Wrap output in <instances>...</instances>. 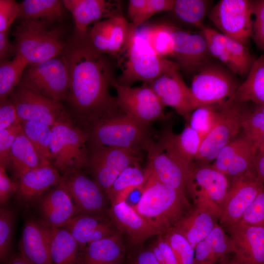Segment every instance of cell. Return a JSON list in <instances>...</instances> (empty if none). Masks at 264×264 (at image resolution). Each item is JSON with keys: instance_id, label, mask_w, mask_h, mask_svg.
Wrapping results in <instances>:
<instances>
[{"instance_id": "obj_1", "label": "cell", "mask_w": 264, "mask_h": 264, "mask_svg": "<svg viewBox=\"0 0 264 264\" xmlns=\"http://www.w3.org/2000/svg\"><path fill=\"white\" fill-rule=\"evenodd\" d=\"M62 56L70 78L68 101L86 131L102 119L124 114L110 92L115 79L113 65L93 47L88 33L75 35Z\"/></svg>"}, {"instance_id": "obj_2", "label": "cell", "mask_w": 264, "mask_h": 264, "mask_svg": "<svg viewBox=\"0 0 264 264\" xmlns=\"http://www.w3.org/2000/svg\"><path fill=\"white\" fill-rule=\"evenodd\" d=\"M148 178L141 196L133 206L136 212L162 235L174 228L193 208L185 192L159 181L147 168Z\"/></svg>"}, {"instance_id": "obj_3", "label": "cell", "mask_w": 264, "mask_h": 264, "mask_svg": "<svg viewBox=\"0 0 264 264\" xmlns=\"http://www.w3.org/2000/svg\"><path fill=\"white\" fill-rule=\"evenodd\" d=\"M116 57L121 71L116 81L128 87L138 81L150 84L176 64L157 55L130 22L125 44Z\"/></svg>"}, {"instance_id": "obj_4", "label": "cell", "mask_w": 264, "mask_h": 264, "mask_svg": "<svg viewBox=\"0 0 264 264\" xmlns=\"http://www.w3.org/2000/svg\"><path fill=\"white\" fill-rule=\"evenodd\" d=\"M52 164L63 175L84 169L88 154V135L75 126L65 112L52 127Z\"/></svg>"}, {"instance_id": "obj_5", "label": "cell", "mask_w": 264, "mask_h": 264, "mask_svg": "<svg viewBox=\"0 0 264 264\" xmlns=\"http://www.w3.org/2000/svg\"><path fill=\"white\" fill-rule=\"evenodd\" d=\"M150 126L126 114L102 119L86 131L89 146H107L135 153L146 150L151 139Z\"/></svg>"}, {"instance_id": "obj_6", "label": "cell", "mask_w": 264, "mask_h": 264, "mask_svg": "<svg viewBox=\"0 0 264 264\" xmlns=\"http://www.w3.org/2000/svg\"><path fill=\"white\" fill-rule=\"evenodd\" d=\"M14 35L15 55L23 58L29 65L59 56L66 46L61 28L50 29L41 22L21 20Z\"/></svg>"}, {"instance_id": "obj_7", "label": "cell", "mask_w": 264, "mask_h": 264, "mask_svg": "<svg viewBox=\"0 0 264 264\" xmlns=\"http://www.w3.org/2000/svg\"><path fill=\"white\" fill-rule=\"evenodd\" d=\"M229 178L211 164L193 162L188 175L186 190L194 207L206 211L218 220L221 206L230 187Z\"/></svg>"}, {"instance_id": "obj_8", "label": "cell", "mask_w": 264, "mask_h": 264, "mask_svg": "<svg viewBox=\"0 0 264 264\" xmlns=\"http://www.w3.org/2000/svg\"><path fill=\"white\" fill-rule=\"evenodd\" d=\"M234 74L225 66L210 61L200 67L194 74L190 87L200 107L231 100L240 85Z\"/></svg>"}, {"instance_id": "obj_9", "label": "cell", "mask_w": 264, "mask_h": 264, "mask_svg": "<svg viewBox=\"0 0 264 264\" xmlns=\"http://www.w3.org/2000/svg\"><path fill=\"white\" fill-rule=\"evenodd\" d=\"M19 86L58 101L68 100L70 78L62 56L29 65Z\"/></svg>"}, {"instance_id": "obj_10", "label": "cell", "mask_w": 264, "mask_h": 264, "mask_svg": "<svg viewBox=\"0 0 264 264\" xmlns=\"http://www.w3.org/2000/svg\"><path fill=\"white\" fill-rule=\"evenodd\" d=\"M242 104L230 100L220 105L218 121L202 141L194 162L210 164L220 150L237 137L242 129V119L246 111Z\"/></svg>"}, {"instance_id": "obj_11", "label": "cell", "mask_w": 264, "mask_h": 264, "mask_svg": "<svg viewBox=\"0 0 264 264\" xmlns=\"http://www.w3.org/2000/svg\"><path fill=\"white\" fill-rule=\"evenodd\" d=\"M137 154L112 147L89 146L84 169L107 195L113 183L123 170L138 164L139 158Z\"/></svg>"}, {"instance_id": "obj_12", "label": "cell", "mask_w": 264, "mask_h": 264, "mask_svg": "<svg viewBox=\"0 0 264 264\" xmlns=\"http://www.w3.org/2000/svg\"><path fill=\"white\" fill-rule=\"evenodd\" d=\"M252 0H220L208 18L223 35L247 45L253 26Z\"/></svg>"}, {"instance_id": "obj_13", "label": "cell", "mask_w": 264, "mask_h": 264, "mask_svg": "<svg viewBox=\"0 0 264 264\" xmlns=\"http://www.w3.org/2000/svg\"><path fill=\"white\" fill-rule=\"evenodd\" d=\"M146 151L148 159L146 168L162 183L185 192L191 164L185 162L161 137L157 142L151 140Z\"/></svg>"}, {"instance_id": "obj_14", "label": "cell", "mask_w": 264, "mask_h": 264, "mask_svg": "<svg viewBox=\"0 0 264 264\" xmlns=\"http://www.w3.org/2000/svg\"><path fill=\"white\" fill-rule=\"evenodd\" d=\"M111 86L116 90L118 105L125 114L147 126L163 116L165 106L148 84L138 87L124 86L115 79Z\"/></svg>"}, {"instance_id": "obj_15", "label": "cell", "mask_w": 264, "mask_h": 264, "mask_svg": "<svg viewBox=\"0 0 264 264\" xmlns=\"http://www.w3.org/2000/svg\"><path fill=\"white\" fill-rule=\"evenodd\" d=\"M264 187L254 170L232 180L221 206L220 224L226 227L238 223Z\"/></svg>"}, {"instance_id": "obj_16", "label": "cell", "mask_w": 264, "mask_h": 264, "mask_svg": "<svg viewBox=\"0 0 264 264\" xmlns=\"http://www.w3.org/2000/svg\"><path fill=\"white\" fill-rule=\"evenodd\" d=\"M148 84L165 107H172L187 120L192 113L200 107L190 87L185 83L176 63Z\"/></svg>"}, {"instance_id": "obj_17", "label": "cell", "mask_w": 264, "mask_h": 264, "mask_svg": "<svg viewBox=\"0 0 264 264\" xmlns=\"http://www.w3.org/2000/svg\"><path fill=\"white\" fill-rule=\"evenodd\" d=\"M59 184L67 192L79 214L104 215L108 197L99 185L82 170L61 175Z\"/></svg>"}, {"instance_id": "obj_18", "label": "cell", "mask_w": 264, "mask_h": 264, "mask_svg": "<svg viewBox=\"0 0 264 264\" xmlns=\"http://www.w3.org/2000/svg\"><path fill=\"white\" fill-rule=\"evenodd\" d=\"M21 123L32 121L52 127L65 112L60 101L18 86L12 94Z\"/></svg>"}, {"instance_id": "obj_19", "label": "cell", "mask_w": 264, "mask_h": 264, "mask_svg": "<svg viewBox=\"0 0 264 264\" xmlns=\"http://www.w3.org/2000/svg\"><path fill=\"white\" fill-rule=\"evenodd\" d=\"M258 149L244 133L224 146L211 166L232 180L254 170Z\"/></svg>"}, {"instance_id": "obj_20", "label": "cell", "mask_w": 264, "mask_h": 264, "mask_svg": "<svg viewBox=\"0 0 264 264\" xmlns=\"http://www.w3.org/2000/svg\"><path fill=\"white\" fill-rule=\"evenodd\" d=\"M172 57L180 70L195 73L210 61L206 39L201 33H191L172 25Z\"/></svg>"}, {"instance_id": "obj_21", "label": "cell", "mask_w": 264, "mask_h": 264, "mask_svg": "<svg viewBox=\"0 0 264 264\" xmlns=\"http://www.w3.org/2000/svg\"><path fill=\"white\" fill-rule=\"evenodd\" d=\"M234 256L247 264H264V227L237 223L226 227Z\"/></svg>"}, {"instance_id": "obj_22", "label": "cell", "mask_w": 264, "mask_h": 264, "mask_svg": "<svg viewBox=\"0 0 264 264\" xmlns=\"http://www.w3.org/2000/svg\"><path fill=\"white\" fill-rule=\"evenodd\" d=\"M66 9L71 14L75 35L83 37L92 23L121 15L119 1L106 0H63Z\"/></svg>"}, {"instance_id": "obj_23", "label": "cell", "mask_w": 264, "mask_h": 264, "mask_svg": "<svg viewBox=\"0 0 264 264\" xmlns=\"http://www.w3.org/2000/svg\"><path fill=\"white\" fill-rule=\"evenodd\" d=\"M61 175L52 164H46L29 170L20 176L16 181V198L23 206L29 207L52 187L58 185Z\"/></svg>"}, {"instance_id": "obj_24", "label": "cell", "mask_w": 264, "mask_h": 264, "mask_svg": "<svg viewBox=\"0 0 264 264\" xmlns=\"http://www.w3.org/2000/svg\"><path fill=\"white\" fill-rule=\"evenodd\" d=\"M107 213L117 230L133 245H140L149 238L160 235L126 200L111 204Z\"/></svg>"}, {"instance_id": "obj_25", "label": "cell", "mask_w": 264, "mask_h": 264, "mask_svg": "<svg viewBox=\"0 0 264 264\" xmlns=\"http://www.w3.org/2000/svg\"><path fill=\"white\" fill-rule=\"evenodd\" d=\"M36 203L41 220L50 227H65L79 214L71 198L60 184L43 195Z\"/></svg>"}, {"instance_id": "obj_26", "label": "cell", "mask_w": 264, "mask_h": 264, "mask_svg": "<svg viewBox=\"0 0 264 264\" xmlns=\"http://www.w3.org/2000/svg\"><path fill=\"white\" fill-rule=\"evenodd\" d=\"M19 249L31 264H52L49 227L41 220H27L22 229Z\"/></svg>"}, {"instance_id": "obj_27", "label": "cell", "mask_w": 264, "mask_h": 264, "mask_svg": "<svg viewBox=\"0 0 264 264\" xmlns=\"http://www.w3.org/2000/svg\"><path fill=\"white\" fill-rule=\"evenodd\" d=\"M82 249L88 244L112 236L118 231L104 215L79 214L65 226Z\"/></svg>"}, {"instance_id": "obj_28", "label": "cell", "mask_w": 264, "mask_h": 264, "mask_svg": "<svg viewBox=\"0 0 264 264\" xmlns=\"http://www.w3.org/2000/svg\"><path fill=\"white\" fill-rule=\"evenodd\" d=\"M232 253L233 249L230 237L217 223L211 233L195 247V264H226Z\"/></svg>"}, {"instance_id": "obj_29", "label": "cell", "mask_w": 264, "mask_h": 264, "mask_svg": "<svg viewBox=\"0 0 264 264\" xmlns=\"http://www.w3.org/2000/svg\"><path fill=\"white\" fill-rule=\"evenodd\" d=\"M124 255L122 234L118 232L85 246L78 264H121Z\"/></svg>"}, {"instance_id": "obj_30", "label": "cell", "mask_w": 264, "mask_h": 264, "mask_svg": "<svg viewBox=\"0 0 264 264\" xmlns=\"http://www.w3.org/2000/svg\"><path fill=\"white\" fill-rule=\"evenodd\" d=\"M218 219L211 213L194 207L174 228L195 248L212 231Z\"/></svg>"}, {"instance_id": "obj_31", "label": "cell", "mask_w": 264, "mask_h": 264, "mask_svg": "<svg viewBox=\"0 0 264 264\" xmlns=\"http://www.w3.org/2000/svg\"><path fill=\"white\" fill-rule=\"evenodd\" d=\"M49 227L52 264H78L81 247L65 227Z\"/></svg>"}, {"instance_id": "obj_32", "label": "cell", "mask_w": 264, "mask_h": 264, "mask_svg": "<svg viewBox=\"0 0 264 264\" xmlns=\"http://www.w3.org/2000/svg\"><path fill=\"white\" fill-rule=\"evenodd\" d=\"M46 164H48L43 161L21 130L14 142L10 155L9 165L16 177L18 178L25 172Z\"/></svg>"}, {"instance_id": "obj_33", "label": "cell", "mask_w": 264, "mask_h": 264, "mask_svg": "<svg viewBox=\"0 0 264 264\" xmlns=\"http://www.w3.org/2000/svg\"><path fill=\"white\" fill-rule=\"evenodd\" d=\"M65 8L63 0H24L19 3L18 19L48 25L59 21Z\"/></svg>"}, {"instance_id": "obj_34", "label": "cell", "mask_w": 264, "mask_h": 264, "mask_svg": "<svg viewBox=\"0 0 264 264\" xmlns=\"http://www.w3.org/2000/svg\"><path fill=\"white\" fill-rule=\"evenodd\" d=\"M240 103L255 105L264 103V55L255 59L245 80L238 87L231 99Z\"/></svg>"}, {"instance_id": "obj_35", "label": "cell", "mask_w": 264, "mask_h": 264, "mask_svg": "<svg viewBox=\"0 0 264 264\" xmlns=\"http://www.w3.org/2000/svg\"><path fill=\"white\" fill-rule=\"evenodd\" d=\"M148 178L146 169H141L136 164L123 170L115 180L107 196L110 204L126 200L134 189L141 191Z\"/></svg>"}, {"instance_id": "obj_36", "label": "cell", "mask_w": 264, "mask_h": 264, "mask_svg": "<svg viewBox=\"0 0 264 264\" xmlns=\"http://www.w3.org/2000/svg\"><path fill=\"white\" fill-rule=\"evenodd\" d=\"M160 137L189 165L196 158L202 141L199 133L189 124L179 134L166 130Z\"/></svg>"}, {"instance_id": "obj_37", "label": "cell", "mask_w": 264, "mask_h": 264, "mask_svg": "<svg viewBox=\"0 0 264 264\" xmlns=\"http://www.w3.org/2000/svg\"><path fill=\"white\" fill-rule=\"evenodd\" d=\"M172 25L166 23L141 25L137 28L139 33L154 52L166 58L173 55Z\"/></svg>"}, {"instance_id": "obj_38", "label": "cell", "mask_w": 264, "mask_h": 264, "mask_svg": "<svg viewBox=\"0 0 264 264\" xmlns=\"http://www.w3.org/2000/svg\"><path fill=\"white\" fill-rule=\"evenodd\" d=\"M211 3L208 0H175L171 11L178 21L201 30Z\"/></svg>"}, {"instance_id": "obj_39", "label": "cell", "mask_w": 264, "mask_h": 264, "mask_svg": "<svg viewBox=\"0 0 264 264\" xmlns=\"http://www.w3.org/2000/svg\"><path fill=\"white\" fill-rule=\"evenodd\" d=\"M175 0H130L127 14L130 22L138 28L153 15L171 11Z\"/></svg>"}, {"instance_id": "obj_40", "label": "cell", "mask_w": 264, "mask_h": 264, "mask_svg": "<svg viewBox=\"0 0 264 264\" xmlns=\"http://www.w3.org/2000/svg\"><path fill=\"white\" fill-rule=\"evenodd\" d=\"M28 63L23 58L15 55L10 61H0V103L6 100L7 97L19 86Z\"/></svg>"}, {"instance_id": "obj_41", "label": "cell", "mask_w": 264, "mask_h": 264, "mask_svg": "<svg viewBox=\"0 0 264 264\" xmlns=\"http://www.w3.org/2000/svg\"><path fill=\"white\" fill-rule=\"evenodd\" d=\"M22 130L33 144L43 161L52 164V156L50 149L52 127L32 122L21 123Z\"/></svg>"}, {"instance_id": "obj_42", "label": "cell", "mask_w": 264, "mask_h": 264, "mask_svg": "<svg viewBox=\"0 0 264 264\" xmlns=\"http://www.w3.org/2000/svg\"><path fill=\"white\" fill-rule=\"evenodd\" d=\"M231 62V71L241 76L247 75L254 61L246 45L224 35Z\"/></svg>"}, {"instance_id": "obj_43", "label": "cell", "mask_w": 264, "mask_h": 264, "mask_svg": "<svg viewBox=\"0 0 264 264\" xmlns=\"http://www.w3.org/2000/svg\"><path fill=\"white\" fill-rule=\"evenodd\" d=\"M15 220L14 211L11 208L1 206L0 209V259L7 263L11 257Z\"/></svg>"}, {"instance_id": "obj_44", "label": "cell", "mask_w": 264, "mask_h": 264, "mask_svg": "<svg viewBox=\"0 0 264 264\" xmlns=\"http://www.w3.org/2000/svg\"><path fill=\"white\" fill-rule=\"evenodd\" d=\"M219 113L220 105L219 110L215 105L201 106L192 113L189 125L199 133L202 141L216 125Z\"/></svg>"}, {"instance_id": "obj_45", "label": "cell", "mask_w": 264, "mask_h": 264, "mask_svg": "<svg viewBox=\"0 0 264 264\" xmlns=\"http://www.w3.org/2000/svg\"><path fill=\"white\" fill-rule=\"evenodd\" d=\"M173 251L178 264H195V248L174 228L162 234Z\"/></svg>"}, {"instance_id": "obj_46", "label": "cell", "mask_w": 264, "mask_h": 264, "mask_svg": "<svg viewBox=\"0 0 264 264\" xmlns=\"http://www.w3.org/2000/svg\"><path fill=\"white\" fill-rule=\"evenodd\" d=\"M242 126L243 133L257 146L258 151H264V114L255 110H246Z\"/></svg>"}, {"instance_id": "obj_47", "label": "cell", "mask_w": 264, "mask_h": 264, "mask_svg": "<svg viewBox=\"0 0 264 264\" xmlns=\"http://www.w3.org/2000/svg\"><path fill=\"white\" fill-rule=\"evenodd\" d=\"M200 33L205 37L209 52L214 57L231 71L232 65L226 47L224 35L220 32L204 26Z\"/></svg>"}, {"instance_id": "obj_48", "label": "cell", "mask_w": 264, "mask_h": 264, "mask_svg": "<svg viewBox=\"0 0 264 264\" xmlns=\"http://www.w3.org/2000/svg\"><path fill=\"white\" fill-rule=\"evenodd\" d=\"M110 22L108 54L116 57L126 42L129 22L121 14L110 18Z\"/></svg>"}, {"instance_id": "obj_49", "label": "cell", "mask_w": 264, "mask_h": 264, "mask_svg": "<svg viewBox=\"0 0 264 264\" xmlns=\"http://www.w3.org/2000/svg\"><path fill=\"white\" fill-rule=\"evenodd\" d=\"M110 29V18L97 22L88 31L90 42L99 52L108 54Z\"/></svg>"}, {"instance_id": "obj_50", "label": "cell", "mask_w": 264, "mask_h": 264, "mask_svg": "<svg viewBox=\"0 0 264 264\" xmlns=\"http://www.w3.org/2000/svg\"><path fill=\"white\" fill-rule=\"evenodd\" d=\"M253 26L251 38L264 51V0H252Z\"/></svg>"}, {"instance_id": "obj_51", "label": "cell", "mask_w": 264, "mask_h": 264, "mask_svg": "<svg viewBox=\"0 0 264 264\" xmlns=\"http://www.w3.org/2000/svg\"><path fill=\"white\" fill-rule=\"evenodd\" d=\"M21 130L20 123L0 131V166L6 168L9 165L12 147Z\"/></svg>"}, {"instance_id": "obj_52", "label": "cell", "mask_w": 264, "mask_h": 264, "mask_svg": "<svg viewBox=\"0 0 264 264\" xmlns=\"http://www.w3.org/2000/svg\"><path fill=\"white\" fill-rule=\"evenodd\" d=\"M238 222L264 227V187Z\"/></svg>"}, {"instance_id": "obj_53", "label": "cell", "mask_w": 264, "mask_h": 264, "mask_svg": "<svg viewBox=\"0 0 264 264\" xmlns=\"http://www.w3.org/2000/svg\"><path fill=\"white\" fill-rule=\"evenodd\" d=\"M19 3L14 0H0V32L9 31L18 18Z\"/></svg>"}, {"instance_id": "obj_54", "label": "cell", "mask_w": 264, "mask_h": 264, "mask_svg": "<svg viewBox=\"0 0 264 264\" xmlns=\"http://www.w3.org/2000/svg\"><path fill=\"white\" fill-rule=\"evenodd\" d=\"M0 103V131L21 123L15 106L11 100Z\"/></svg>"}, {"instance_id": "obj_55", "label": "cell", "mask_w": 264, "mask_h": 264, "mask_svg": "<svg viewBox=\"0 0 264 264\" xmlns=\"http://www.w3.org/2000/svg\"><path fill=\"white\" fill-rule=\"evenodd\" d=\"M17 182L8 176L6 168L0 166V203L1 206L7 203L12 196L16 193Z\"/></svg>"}, {"instance_id": "obj_56", "label": "cell", "mask_w": 264, "mask_h": 264, "mask_svg": "<svg viewBox=\"0 0 264 264\" xmlns=\"http://www.w3.org/2000/svg\"><path fill=\"white\" fill-rule=\"evenodd\" d=\"M155 242L162 252L165 260V264H178L173 251L162 235H158Z\"/></svg>"}, {"instance_id": "obj_57", "label": "cell", "mask_w": 264, "mask_h": 264, "mask_svg": "<svg viewBox=\"0 0 264 264\" xmlns=\"http://www.w3.org/2000/svg\"><path fill=\"white\" fill-rule=\"evenodd\" d=\"M130 264H160L150 249L142 250L133 258Z\"/></svg>"}, {"instance_id": "obj_58", "label": "cell", "mask_w": 264, "mask_h": 264, "mask_svg": "<svg viewBox=\"0 0 264 264\" xmlns=\"http://www.w3.org/2000/svg\"><path fill=\"white\" fill-rule=\"evenodd\" d=\"M15 52L14 45L11 44L8 37V31L0 32V60H6V58L12 52Z\"/></svg>"}, {"instance_id": "obj_59", "label": "cell", "mask_w": 264, "mask_h": 264, "mask_svg": "<svg viewBox=\"0 0 264 264\" xmlns=\"http://www.w3.org/2000/svg\"><path fill=\"white\" fill-rule=\"evenodd\" d=\"M255 172L264 185V151H258L255 160Z\"/></svg>"}, {"instance_id": "obj_60", "label": "cell", "mask_w": 264, "mask_h": 264, "mask_svg": "<svg viewBox=\"0 0 264 264\" xmlns=\"http://www.w3.org/2000/svg\"><path fill=\"white\" fill-rule=\"evenodd\" d=\"M7 264H31L20 252L11 256Z\"/></svg>"}, {"instance_id": "obj_61", "label": "cell", "mask_w": 264, "mask_h": 264, "mask_svg": "<svg viewBox=\"0 0 264 264\" xmlns=\"http://www.w3.org/2000/svg\"><path fill=\"white\" fill-rule=\"evenodd\" d=\"M150 249L154 253L159 263L160 264H164L165 262L163 255L156 242L151 246Z\"/></svg>"}, {"instance_id": "obj_62", "label": "cell", "mask_w": 264, "mask_h": 264, "mask_svg": "<svg viewBox=\"0 0 264 264\" xmlns=\"http://www.w3.org/2000/svg\"><path fill=\"white\" fill-rule=\"evenodd\" d=\"M226 264H247L238 260L235 256L233 259L229 260Z\"/></svg>"}, {"instance_id": "obj_63", "label": "cell", "mask_w": 264, "mask_h": 264, "mask_svg": "<svg viewBox=\"0 0 264 264\" xmlns=\"http://www.w3.org/2000/svg\"><path fill=\"white\" fill-rule=\"evenodd\" d=\"M254 110L264 114V103L255 105Z\"/></svg>"}]
</instances>
